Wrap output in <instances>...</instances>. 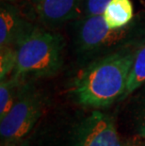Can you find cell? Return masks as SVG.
<instances>
[{
    "label": "cell",
    "instance_id": "10",
    "mask_svg": "<svg viewBox=\"0 0 145 146\" xmlns=\"http://www.w3.org/2000/svg\"><path fill=\"white\" fill-rule=\"evenodd\" d=\"M0 119L9 112L17 98L22 83L14 76L0 80Z\"/></svg>",
    "mask_w": 145,
    "mask_h": 146
},
{
    "label": "cell",
    "instance_id": "1",
    "mask_svg": "<svg viewBox=\"0 0 145 146\" xmlns=\"http://www.w3.org/2000/svg\"><path fill=\"white\" fill-rule=\"evenodd\" d=\"M136 51L128 45L92 60L73 81L71 94L73 100L82 107L95 110L121 100Z\"/></svg>",
    "mask_w": 145,
    "mask_h": 146
},
{
    "label": "cell",
    "instance_id": "3",
    "mask_svg": "<svg viewBox=\"0 0 145 146\" xmlns=\"http://www.w3.org/2000/svg\"><path fill=\"white\" fill-rule=\"evenodd\" d=\"M45 107L44 95L32 84L22 83L13 106L0 119L1 146H24Z\"/></svg>",
    "mask_w": 145,
    "mask_h": 146
},
{
    "label": "cell",
    "instance_id": "11",
    "mask_svg": "<svg viewBox=\"0 0 145 146\" xmlns=\"http://www.w3.org/2000/svg\"><path fill=\"white\" fill-rule=\"evenodd\" d=\"M16 62L17 51L15 46L0 45V80L11 76Z\"/></svg>",
    "mask_w": 145,
    "mask_h": 146
},
{
    "label": "cell",
    "instance_id": "12",
    "mask_svg": "<svg viewBox=\"0 0 145 146\" xmlns=\"http://www.w3.org/2000/svg\"><path fill=\"white\" fill-rule=\"evenodd\" d=\"M111 0H83L84 16L101 15Z\"/></svg>",
    "mask_w": 145,
    "mask_h": 146
},
{
    "label": "cell",
    "instance_id": "6",
    "mask_svg": "<svg viewBox=\"0 0 145 146\" xmlns=\"http://www.w3.org/2000/svg\"><path fill=\"white\" fill-rule=\"evenodd\" d=\"M37 16L48 27L60 26L79 16L83 0H32Z\"/></svg>",
    "mask_w": 145,
    "mask_h": 146
},
{
    "label": "cell",
    "instance_id": "14",
    "mask_svg": "<svg viewBox=\"0 0 145 146\" xmlns=\"http://www.w3.org/2000/svg\"><path fill=\"white\" fill-rule=\"evenodd\" d=\"M123 146H145V144H140V143H127Z\"/></svg>",
    "mask_w": 145,
    "mask_h": 146
},
{
    "label": "cell",
    "instance_id": "9",
    "mask_svg": "<svg viewBox=\"0 0 145 146\" xmlns=\"http://www.w3.org/2000/svg\"><path fill=\"white\" fill-rule=\"evenodd\" d=\"M145 84V43L137 49L127 85L121 100H123Z\"/></svg>",
    "mask_w": 145,
    "mask_h": 146
},
{
    "label": "cell",
    "instance_id": "5",
    "mask_svg": "<svg viewBox=\"0 0 145 146\" xmlns=\"http://www.w3.org/2000/svg\"><path fill=\"white\" fill-rule=\"evenodd\" d=\"M73 146H123L114 119L109 114L94 110L75 128Z\"/></svg>",
    "mask_w": 145,
    "mask_h": 146
},
{
    "label": "cell",
    "instance_id": "7",
    "mask_svg": "<svg viewBox=\"0 0 145 146\" xmlns=\"http://www.w3.org/2000/svg\"><path fill=\"white\" fill-rule=\"evenodd\" d=\"M33 27L20 14L15 6L2 3L0 8V45L15 46Z\"/></svg>",
    "mask_w": 145,
    "mask_h": 146
},
{
    "label": "cell",
    "instance_id": "13",
    "mask_svg": "<svg viewBox=\"0 0 145 146\" xmlns=\"http://www.w3.org/2000/svg\"><path fill=\"white\" fill-rule=\"evenodd\" d=\"M135 129L138 135L145 141V98L140 105L135 117Z\"/></svg>",
    "mask_w": 145,
    "mask_h": 146
},
{
    "label": "cell",
    "instance_id": "4",
    "mask_svg": "<svg viewBox=\"0 0 145 146\" xmlns=\"http://www.w3.org/2000/svg\"><path fill=\"white\" fill-rule=\"evenodd\" d=\"M134 29H111L103 14L84 16L76 22L75 29V45L79 54L85 57L103 56L130 45L134 39Z\"/></svg>",
    "mask_w": 145,
    "mask_h": 146
},
{
    "label": "cell",
    "instance_id": "2",
    "mask_svg": "<svg viewBox=\"0 0 145 146\" xmlns=\"http://www.w3.org/2000/svg\"><path fill=\"white\" fill-rule=\"evenodd\" d=\"M60 34L33 26L15 45L17 62L11 76L21 82L56 74L63 62Z\"/></svg>",
    "mask_w": 145,
    "mask_h": 146
},
{
    "label": "cell",
    "instance_id": "8",
    "mask_svg": "<svg viewBox=\"0 0 145 146\" xmlns=\"http://www.w3.org/2000/svg\"><path fill=\"white\" fill-rule=\"evenodd\" d=\"M103 16L111 29L127 27L134 17L133 3L131 0H111L105 10Z\"/></svg>",
    "mask_w": 145,
    "mask_h": 146
}]
</instances>
